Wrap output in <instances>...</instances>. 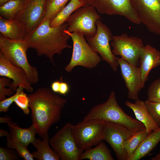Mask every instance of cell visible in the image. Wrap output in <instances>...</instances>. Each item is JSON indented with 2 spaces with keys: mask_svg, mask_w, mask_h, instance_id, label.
<instances>
[{
  "mask_svg": "<svg viewBox=\"0 0 160 160\" xmlns=\"http://www.w3.org/2000/svg\"><path fill=\"white\" fill-rule=\"evenodd\" d=\"M28 96L32 124L43 139L51 127L60 120L66 100L45 87L38 88Z\"/></svg>",
  "mask_w": 160,
  "mask_h": 160,
  "instance_id": "6da1fadb",
  "label": "cell"
},
{
  "mask_svg": "<svg viewBox=\"0 0 160 160\" xmlns=\"http://www.w3.org/2000/svg\"><path fill=\"white\" fill-rule=\"evenodd\" d=\"M50 21L44 18L36 28L27 34L24 40L28 48L34 49L38 56H45L55 65L54 55H60L64 49L72 47L68 43L70 37L65 31L68 27L67 23L52 27Z\"/></svg>",
  "mask_w": 160,
  "mask_h": 160,
  "instance_id": "7a4b0ae2",
  "label": "cell"
},
{
  "mask_svg": "<svg viewBox=\"0 0 160 160\" xmlns=\"http://www.w3.org/2000/svg\"><path fill=\"white\" fill-rule=\"evenodd\" d=\"M92 120L118 124L135 132H137L145 127L142 123L128 115L120 107L114 91L111 92L106 102L92 108L83 121Z\"/></svg>",
  "mask_w": 160,
  "mask_h": 160,
  "instance_id": "3957f363",
  "label": "cell"
},
{
  "mask_svg": "<svg viewBox=\"0 0 160 160\" xmlns=\"http://www.w3.org/2000/svg\"><path fill=\"white\" fill-rule=\"evenodd\" d=\"M28 49L24 39L12 40L0 35V51L4 57L14 65L24 70L31 84H36L39 80V73L37 68L28 62Z\"/></svg>",
  "mask_w": 160,
  "mask_h": 160,
  "instance_id": "277c9868",
  "label": "cell"
},
{
  "mask_svg": "<svg viewBox=\"0 0 160 160\" xmlns=\"http://www.w3.org/2000/svg\"><path fill=\"white\" fill-rule=\"evenodd\" d=\"M65 31L71 38L73 43L71 59L65 70L70 72L77 66L87 68L96 67L101 61V57L90 47L84 36L80 33L70 32L66 30Z\"/></svg>",
  "mask_w": 160,
  "mask_h": 160,
  "instance_id": "5b68a950",
  "label": "cell"
},
{
  "mask_svg": "<svg viewBox=\"0 0 160 160\" xmlns=\"http://www.w3.org/2000/svg\"><path fill=\"white\" fill-rule=\"evenodd\" d=\"M72 127L66 123L49 139L50 145L62 160H79L83 151L78 145Z\"/></svg>",
  "mask_w": 160,
  "mask_h": 160,
  "instance_id": "8992f818",
  "label": "cell"
},
{
  "mask_svg": "<svg viewBox=\"0 0 160 160\" xmlns=\"http://www.w3.org/2000/svg\"><path fill=\"white\" fill-rule=\"evenodd\" d=\"M101 18L92 6H85L76 10L66 20V30L70 32H79L86 37H91L96 33L97 20Z\"/></svg>",
  "mask_w": 160,
  "mask_h": 160,
  "instance_id": "52a82bcc",
  "label": "cell"
},
{
  "mask_svg": "<svg viewBox=\"0 0 160 160\" xmlns=\"http://www.w3.org/2000/svg\"><path fill=\"white\" fill-rule=\"evenodd\" d=\"M100 19L96 22L97 30L95 35L92 37H86V39L91 48L100 55L103 60L109 64L113 71H116L119 64L112 52L110 44L113 35L109 28Z\"/></svg>",
  "mask_w": 160,
  "mask_h": 160,
  "instance_id": "ba28073f",
  "label": "cell"
},
{
  "mask_svg": "<svg viewBox=\"0 0 160 160\" xmlns=\"http://www.w3.org/2000/svg\"><path fill=\"white\" fill-rule=\"evenodd\" d=\"M111 44L112 52L115 55H119L128 63L138 66L140 55L144 46L142 40L135 36H129L126 33L120 36H113Z\"/></svg>",
  "mask_w": 160,
  "mask_h": 160,
  "instance_id": "9c48e42d",
  "label": "cell"
},
{
  "mask_svg": "<svg viewBox=\"0 0 160 160\" xmlns=\"http://www.w3.org/2000/svg\"><path fill=\"white\" fill-rule=\"evenodd\" d=\"M105 122L90 120L72 125V130L79 147L83 151L97 145L103 140V130Z\"/></svg>",
  "mask_w": 160,
  "mask_h": 160,
  "instance_id": "30bf717a",
  "label": "cell"
},
{
  "mask_svg": "<svg viewBox=\"0 0 160 160\" xmlns=\"http://www.w3.org/2000/svg\"><path fill=\"white\" fill-rule=\"evenodd\" d=\"M81 0L85 6H93L100 14L119 15L124 17L134 24L141 23L130 0Z\"/></svg>",
  "mask_w": 160,
  "mask_h": 160,
  "instance_id": "8fae6325",
  "label": "cell"
},
{
  "mask_svg": "<svg viewBox=\"0 0 160 160\" xmlns=\"http://www.w3.org/2000/svg\"><path fill=\"white\" fill-rule=\"evenodd\" d=\"M140 21L151 33L160 35V0H130Z\"/></svg>",
  "mask_w": 160,
  "mask_h": 160,
  "instance_id": "7c38bea8",
  "label": "cell"
},
{
  "mask_svg": "<svg viewBox=\"0 0 160 160\" xmlns=\"http://www.w3.org/2000/svg\"><path fill=\"white\" fill-rule=\"evenodd\" d=\"M47 0H24L23 8L15 19L24 25L27 34L36 28L45 18Z\"/></svg>",
  "mask_w": 160,
  "mask_h": 160,
  "instance_id": "4fadbf2b",
  "label": "cell"
},
{
  "mask_svg": "<svg viewBox=\"0 0 160 160\" xmlns=\"http://www.w3.org/2000/svg\"><path fill=\"white\" fill-rule=\"evenodd\" d=\"M137 132L131 131L122 126L105 122L103 130V140L107 142L119 160H126L123 150L124 142Z\"/></svg>",
  "mask_w": 160,
  "mask_h": 160,
  "instance_id": "5bb4252c",
  "label": "cell"
},
{
  "mask_svg": "<svg viewBox=\"0 0 160 160\" xmlns=\"http://www.w3.org/2000/svg\"><path fill=\"white\" fill-rule=\"evenodd\" d=\"M0 76L10 78L12 80L9 87L16 92L21 87L32 93L33 88L28 79L27 74L23 69L15 66L6 58L0 51Z\"/></svg>",
  "mask_w": 160,
  "mask_h": 160,
  "instance_id": "9a60e30c",
  "label": "cell"
},
{
  "mask_svg": "<svg viewBox=\"0 0 160 160\" xmlns=\"http://www.w3.org/2000/svg\"><path fill=\"white\" fill-rule=\"evenodd\" d=\"M121 70V74L128 89L127 97L136 100L138 94L144 88L143 86L139 68L132 65L121 57H116Z\"/></svg>",
  "mask_w": 160,
  "mask_h": 160,
  "instance_id": "2e32d148",
  "label": "cell"
},
{
  "mask_svg": "<svg viewBox=\"0 0 160 160\" xmlns=\"http://www.w3.org/2000/svg\"><path fill=\"white\" fill-rule=\"evenodd\" d=\"M159 65L160 52L149 44L144 46L140 54L139 67L143 87L151 70Z\"/></svg>",
  "mask_w": 160,
  "mask_h": 160,
  "instance_id": "e0dca14e",
  "label": "cell"
},
{
  "mask_svg": "<svg viewBox=\"0 0 160 160\" xmlns=\"http://www.w3.org/2000/svg\"><path fill=\"white\" fill-rule=\"evenodd\" d=\"M125 104L133 111L136 119L144 125L148 134L159 128L148 113L145 102L138 99L135 100L134 103L126 101Z\"/></svg>",
  "mask_w": 160,
  "mask_h": 160,
  "instance_id": "ac0fdd59",
  "label": "cell"
},
{
  "mask_svg": "<svg viewBox=\"0 0 160 160\" xmlns=\"http://www.w3.org/2000/svg\"><path fill=\"white\" fill-rule=\"evenodd\" d=\"M7 124L9 129V134L7 137V139L18 141L27 147L30 144L32 143L36 139L35 135L37 132L33 124L28 128L25 129L19 127L12 120Z\"/></svg>",
  "mask_w": 160,
  "mask_h": 160,
  "instance_id": "d6986e66",
  "label": "cell"
},
{
  "mask_svg": "<svg viewBox=\"0 0 160 160\" xmlns=\"http://www.w3.org/2000/svg\"><path fill=\"white\" fill-rule=\"evenodd\" d=\"M0 34L10 39L24 40L27 35L24 25L15 19L8 20L0 16Z\"/></svg>",
  "mask_w": 160,
  "mask_h": 160,
  "instance_id": "ffe728a7",
  "label": "cell"
},
{
  "mask_svg": "<svg viewBox=\"0 0 160 160\" xmlns=\"http://www.w3.org/2000/svg\"><path fill=\"white\" fill-rule=\"evenodd\" d=\"M49 138L48 133L43 140L36 138L32 143L36 151L31 153L34 158L39 160H59V155L50 146Z\"/></svg>",
  "mask_w": 160,
  "mask_h": 160,
  "instance_id": "44dd1931",
  "label": "cell"
},
{
  "mask_svg": "<svg viewBox=\"0 0 160 160\" xmlns=\"http://www.w3.org/2000/svg\"><path fill=\"white\" fill-rule=\"evenodd\" d=\"M160 141V127L153 131L141 142L129 160H139L149 153Z\"/></svg>",
  "mask_w": 160,
  "mask_h": 160,
  "instance_id": "7402d4cb",
  "label": "cell"
},
{
  "mask_svg": "<svg viewBox=\"0 0 160 160\" xmlns=\"http://www.w3.org/2000/svg\"><path fill=\"white\" fill-rule=\"evenodd\" d=\"M113 160L110 150L105 144L101 142L97 146L85 150L80 155L79 160Z\"/></svg>",
  "mask_w": 160,
  "mask_h": 160,
  "instance_id": "603a6c76",
  "label": "cell"
},
{
  "mask_svg": "<svg viewBox=\"0 0 160 160\" xmlns=\"http://www.w3.org/2000/svg\"><path fill=\"white\" fill-rule=\"evenodd\" d=\"M85 6L81 0H70L69 2L57 14L50 22L51 27L60 26L65 22L70 15L76 10Z\"/></svg>",
  "mask_w": 160,
  "mask_h": 160,
  "instance_id": "cb8c5ba5",
  "label": "cell"
},
{
  "mask_svg": "<svg viewBox=\"0 0 160 160\" xmlns=\"http://www.w3.org/2000/svg\"><path fill=\"white\" fill-rule=\"evenodd\" d=\"M148 135L145 127L124 142L123 147L126 160H129L141 142Z\"/></svg>",
  "mask_w": 160,
  "mask_h": 160,
  "instance_id": "d4e9b609",
  "label": "cell"
},
{
  "mask_svg": "<svg viewBox=\"0 0 160 160\" xmlns=\"http://www.w3.org/2000/svg\"><path fill=\"white\" fill-rule=\"evenodd\" d=\"M24 0H12L0 7V15L8 20L15 19L16 16L23 8Z\"/></svg>",
  "mask_w": 160,
  "mask_h": 160,
  "instance_id": "484cf974",
  "label": "cell"
},
{
  "mask_svg": "<svg viewBox=\"0 0 160 160\" xmlns=\"http://www.w3.org/2000/svg\"><path fill=\"white\" fill-rule=\"evenodd\" d=\"M70 0H47L45 18L52 20L65 6Z\"/></svg>",
  "mask_w": 160,
  "mask_h": 160,
  "instance_id": "4316f807",
  "label": "cell"
},
{
  "mask_svg": "<svg viewBox=\"0 0 160 160\" xmlns=\"http://www.w3.org/2000/svg\"><path fill=\"white\" fill-rule=\"evenodd\" d=\"M7 146L15 150L19 156L25 160H33L34 158L26 147L16 140L7 139Z\"/></svg>",
  "mask_w": 160,
  "mask_h": 160,
  "instance_id": "83f0119b",
  "label": "cell"
},
{
  "mask_svg": "<svg viewBox=\"0 0 160 160\" xmlns=\"http://www.w3.org/2000/svg\"><path fill=\"white\" fill-rule=\"evenodd\" d=\"M147 110L156 124L160 127V103L150 101L147 100L145 101Z\"/></svg>",
  "mask_w": 160,
  "mask_h": 160,
  "instance_id": "f1b7e54d",
  "label": "cell"
},
{
  "mask_svg": "<svg viewBox=\"0 0 160 160\" xmlns=\"http://www.w3.org/2000/svg\"><path fill=\"white\" fill-rule=\"evenodd\" d=\"M147 100L160 103V78L154 80L150 85L148 91Z\"/></svg>",
  "mask_w": 160,
  "mask_h": 160,
  "instance_id": "f546056e",
  "label": "cell"
},
{
  "mask_svg": "<svg viewBox=\"0 0 160 160\" xmlns=\"http://www.w3.org/2000/svg\"><path fill=\"white\" fill-rule=\"evenodd\" d=\"M12 79L9 78L2 76L0 78V101L6 98V96H11L14 95V91L9 87Z\"/></svg>",
  "mask_w": 160,
  "mask_h": 160,
  "instance_id": "4dcf8cb0",
  "label": "cell"
},
{
  "mask_svg": "<svg viewBox=\"0 0 160 160\" xmlns=\"http://www.w3.org/2000/svg\"><path fill=\"white\" fill-rule=\"evenodd\" d=\"M14 102L26 114H29L30 110L29 100L28 95L23 90L18 94L15 99Z\"/></svg>",
  "mask_w": 160,
  "mask_h": 160,
  "instance_id": "1f68e13d",
  "label": "cell"
},
{
  "mask_svg": "<svg viewBox=\"0 0 160 160\" xmlns=\"http://www.w3.org/2000/svg\"><path fill=\"white\" fill-rule=\"evenodd\" d=\"M19 156L14 149L7 147H0V160H18Z\"/></svg>",
  "mask_w": 160,
  "mask_h": 160,
  "instance_id": "d6a6232c",
  "label": "cell"
},
{
  "mask_svg": "<svg viewBox=\"0 0 160 160\" xmlns=\"http://www.w3.org/2000/svg\"><path fill=\"white\" fill-rule=\"evenodd\" d=\"M23 88L19 87L15 94L10 97L0 101V112H7L9 110L10 105L14 102L15 99L17 95L23 90Z\"/></svg>",
  "mask_w": 160,
  "mask_h": 160,
  "instance_id": "836d02e7",
  "label": "cell"
},
{
  "mask_svg": "<svg viewBox=\"0 0 160 160\" xmlns=\"http://www.w3.org/2000/svg\"><path fill=\"white\" fill-rule=\"evenodd\" d=\"M69 87L68 84L64 82H60L59 93L65 96L69 92Z\"/></svg>",
  "mask_w": 160,
  "mask_h": 160,
  "instance_id": "e575fe53",
  "label": "cell"
},
{
  "mask_svg": "<svg viewBox=\"0 0 160 160\" xmlns=\"http://www.w3.org/2000/svg\"><path fill=\"white\" fill-rule=\"evenodd\" d=\"M60 82L58 81H53L51 87L52 90L55 93H59Z\"/></svg>",
  "mask_w": 160,
  "mask_h": 160,
  "instance_id": "d590c367",
  "label": "cell"
},
{
  "mask_svg": "<svg viewBox=\"0 0 160 160\" xmlns=\"http://www.w3.org/2000/svg\"><path fill=\"white\" fill-rule=\"evenodd\" d=\"M11 119L8 116H6L3 117H0V122L1 123H7V122L10 120Z\"/></svg>",
  "mask_w": 160,
  "mask_h": 160,
  "instance_id": "8d00e7d4",
  "label": "cell"
},
{
  "mask_svg": "<svg viewBox=\"0 0 160 160\" xmlns=\"http://www.w3.org/2000/svg\"><path fill=\"white\" fill-rule=\"evenodd\" d=\"M9 133H8L7 131L4 130L2 129H0V136H6L7 137L9 135Z\"/></svg>",
  "mask_w": 160,
  "mask_h": 160,
  "instance_id": "74e56055",
  "label": "cell"
},
{
  "mask_svg": "<svg viewBox=\"0 0 160 160\" xmlns=\"http://www.w3.org/2000/svg\"><path fill=\"white\" fill-rule=\"evenodd\" d=\"M151 159V160H160V152L155 156L152 157Z\"/></svg>",
  "mask_w": 160,
  "mask_h": 160,
  "instance_id": "f35d334b",
  "label": "cell"
},
{
  "mask_svg": "<svg viewBox=\"0 0 160 160\" xmlns=\"http://www.w3.org/2000/svg\"><path fill=\"white\" fill-rule=\"evenodd\" d=\"M11 0H0V6H1L5 3Z\"/></svg>",
  "mask_w": 160,
  "mask_h": 160,
  "instance_id": "ab89813d",
  "label": "cell"
}]
</instances>
